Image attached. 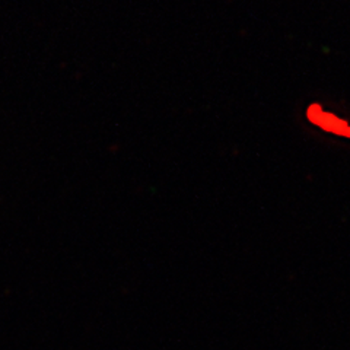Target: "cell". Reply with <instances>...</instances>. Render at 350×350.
Listing matches in <instances>:
<instances>
[{
	"instance_id": "cell-1",
	"label": "cell",
	"mask_w": 350,
	"mask_h": 350,
	"mask_svg": "<svg viewBox=\"0 0 350 350\" xmlns=\"http://www.w3.org/2000/svg\"><path fill=\"white\" fill-rule=\"evenodd\" d=\"M308 116H310L311 122L321 126L323 129H325L328 131H334V133H337V135H343V136L350 137V127H347L346 123L340 122V120H337L334 116L321 114L320 108L317 105L310 108Z\"/></svg>"
}]
</instances>
